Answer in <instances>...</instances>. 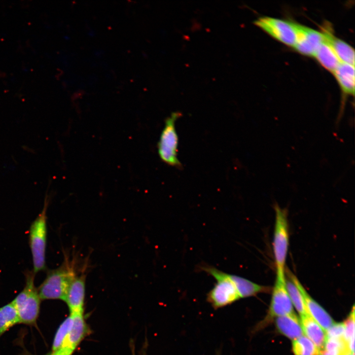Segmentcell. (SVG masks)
<instances>
[{"instance_id": "6da1fadb", "label": "cell", "mask_w": 355, "mask_h": 355, "mask_svg": "<svg viewBox=\"0 0 355 355\" xmlns=\"http://www.w3.org/2000/svg\"><path fill=\"white\" fill-rule=\"evenodd\" d=\"M76 277L75 264L67 258L59 268L48 273L37 288L40 299L64 301L70 286Z\"/></svg>"}, {"instance_id": "d4e9b609", "label": "cell", "mask_w": 355, "mask_h": 355, "mask_svg": "<svg viewBox=\"0 0 355 355\" xmlns=\"http://www.w3.org/2000/svg\"><path fill=\"white\" fill-rule=\"evenodd\" d=\"M325 332L326 338L345 340L344 322L334 323Z\"/></svg>"}, {"instance_id": "9a60e30c", "label": "cell", "mask_w": 355, "mask_h": 355, "mask_svg": "<svg viewBox=\"0 0 355 355\" xmlns=\"http://www.w3.org/2000/svg\"><path fill=\"white\" fill-rule=\"evenodd\" d=\"M341 62L355 66V50L349 44L337 38L329 30L322 32Z\"/></svg>"}, {"instance_id": "4316f807", "label": "cell", "mask_w": 355, "mask_h": 355, "mask_svg": "<svg viewBox=\"0 0 355 355\" xmlns=\"http://www.w3.org/2000/svg\"><path fill=\"white\" fill-rule=\"evenodd\" d=\"M347 355H355V353H350Z\"/></svg>"}, {"instance_id": "7402d4cb", "label": "cell", "mask_w": 355, "mask_h": 355, "mask_svg": "<svg viewBox=\"0 0 355 355\" xmlns=\"http://www.w3.org/2000/svg\"><path fill=\"white\" fill-rule=\"evenodd\" d=\"M294 355H317L318 350L314 343L304 335L292 340Z\"/></svg>"}, {"instance_id": "8fae6325", "label": "cell", "mask_w": 355, "mask_h": 355, "mask_svg": "<svg viewBox=\"0 0 355 355\" xmlns=\"http://www.w3.org/2000/svg\"><path fill=\"white\" fill-rule=\"evenodd\" d=\"M72 321L67 338L61 349L73 353L81 342L90 332L85 320L83 312L70 313Z\"/></svg>"}, {"instance_id": "52a82bcc", "label": "cell", "mask_w": 355, "mask_h": 355, "mask_svg": "<svg viewBox=\"0 0 355 355\" xmlns=\"http://www.w3.org/2000/svg\"><path fill=\"white\" fill-rule=\"evenodd\" d=\"M254 24L280 42L294 47L296 40V23L277 18L260 17Z\"/></svg>"}, {"instance_id": "8992f818", "label": "cell", "mask_w": 355, "mask_h": 355, "mask_svg": "<svg viewBox=\"0 0 355 355\" xmlns=\"http://www.w3.org/2000/svg\"><path fill=\"white\" fill-rule=\"evenodd\" d=\"M180 115L178 112H174L166 119L158 144V153L161 160L176 167H181L177 156L178 137L175 128L176 121Z\"/></svg>"}, {"instance_id": "4fadbf2b", "label": "cell", "mask_w": 355, "mask_h": 355, "mask_svg": "<svg viewBox=\"0 0 355 355\" xmlns=\"http://www.w3.org/2000/svg\"><path fill=\"white\" fill-rule=\"evenodd\" d=\"M300 320L304 335L314 343L318 352L323 349L326 339L325 331L308 313L300 316Z\"/></svg>"}, {"instance_id": "ba28073f", "label": "cell", "mask_w": 355, "mask_h": 355, "mask_svg": "<svg viewBox=\"0 0 355 355\" xmlns=\"http://www.w3.org/2000/svg\"><path fill=\"white\" fill-rule=\"evenodd\" d=\"M285 281L286 278L282 279L276 277L268 313L264 322H268L277 317L294 312L286 289Z\"/></svg>"}, {"instance_id": "5b68a950", "label": "cell", "mask_w": 355, "mask_h": 355, "mask_svg": "<svg viewBox=\"0 0 355 355\" xmlns=\"http://www.w3.org/2000/svg\"><path fill=\"white\" fill-rule=\"evenodd\" d=\"M47 205L45 200L41 212L33 222L30 229L29 243L35 274L45 267Z\"/></svg>"}, {"instance_id": "7a4b0ae2", "label": "cell", "mask_w": 355, "mask_h": 355, "mask_svg": "<svg viewBox=\"0 0 355 355\" xmlns=\"http://www.w3.org/2000/svg\"><path fill=\"white\" fill-rule=\"evenodd\" d=\"M198 268L216 281L207 294V300L213 308L218 309L223 307L241 298L228 273L207 264L199 265Z\"/></svg>"}, {"instance_id": "30bf717a", "label": "cell", "mask_w": 355, "mask_h": 355, "mask_svg": "<svg viewBox=\"0 0 355 355\" xmlns=\"http://www.w3.org/2000/svg\"><path fill=\"white\" fill-rule=\"evenodd\" d=\"M288 276L301 292L308 313L326 331L335 323L332 318L309 295L295 275L289 272L288 273Z\"/></svg>"}, {"instance_id": "484cf974", "label": "cell", "mask_w": 355, "mask_h": 355, "mask_svg": "<svg viewBox=\"0 0 355 355\" xmlns=\"http://www.w3.org/2000/svg\"><path fill=\"white\" fill-rule=\"evenodd\" d=\"M72 353L64 349H60L55 352H52L46 355H71ZM24 355H35L29 353L28 352H25L24 353Z\"/></svg>"}, {"instance_id": "ffe728a7", "label": "cell", "mask_w": 355, "mask_h": 355, "mask_svg": "<svg viewBox=\"0 0 355 355\" xmlns=\"http://www.w3.org/2000/svg\"><path fill=\"white\" fill-rule=\"evenodd\" d=\"M350 353H352L345 340L326 338L323 348L317 355H347Z\"/></svg>"}, {"instance_id": "e0dca14e", "label": "cell", "mask_w": 355, "mask_h": 355, "mask_svg": "<svg viewBox=\"0 0 355 355\" xmlns=\"http://www.w3.org/2000/svg\"><path fill=\"white\" fill-rule=\"evenodd\" d=\"M229 276L235 285L241 298L255 296L261 292H267L270 289L268 287L257 284L237 275L229 274Z\"/></svg>"}, {"instance_id": "5bb4252c", "label": "cell", "mask_w": 355, "mask_h": 355, "mask_svg": "<svg viewBox=\"0 0 355 355\" xmlns=\"http://www.w3.org/2000/svg\"><path fill=\"white\" fill-rule=\"evenodd\" d=\"M275 319L278 330L287 338L293 340L304 335L300 320L294 312Z\"/></svg>"}, {"instance_id": "7c38bea8", "label": "cell", "mask_w": 355, "mask_h": 355, "mask_svg": "<svg viewBox=\"0 0 355 355\" xmlns=\"http://www.w3.org/2000/svg\"><path fill=\"white\" fill-rule=\"evenodd\" d=\"M86 275L81 274L75 278L70 286L64 301L70 313L83 312L85 293Z\"/></svg>"}, {"instance_id": "cb8c5ba5", "label": "cell", "mask_w": 355, "mask_h": 355, "mask_svg": "<svg viewBox=\"0 0 355 355\" xmlns=\"http://www.w3.org/2000/svg\"><path fill=\"white\" fill-rule=\"evenodd\" d=\"M345 326V338L351 353L355 351V307L353 306L351 312L346 321Z\"/></svg>"}, {"instance_id": "9c48e42d", "label": "cell", "mask_w": 355, "mask_h": 355, "mask_svg": "<svg viewBox=\"0 0 355 355\" xmlns=\"http://www.w3.org/2000/svg\"><path fill=\"white\" fill-rule=\"evenodd\" d=\"M296 40L294 48L302 54L314 56L316 51L324 40L322 32L296 24Z\"/></svg>"}, {"instance_id": "ac0fdd59", "label": "cell", "mask_w": 355, "mask_h": 355, "mask_svg": "<svg viewBox=\"0 0 355 355\" xmlns=\"http://www.w3.org/2000/svg\"><path fill=\"white\" fill-rule=\"evenodd\" d=\"M314 56L324 68L332 73L341 63L325 39L319 47Z\"/></svg>"}, {"instance_id": "3957f363", "label": "cell", "mask_w": 355, "mask_h": 355, "mask_svg": "<svg viewBox=\"0 0 355 355\" xmlns=\"http://www.w3.org/2000/svg\"><path fill=\"white\" fill-rule=\"evenodd\" d=\"M275 222L272 243L276 276L285 279V266L289 247L287 210L278 204L274 205Z\"/></svg>"}, {"instance_id": "44dd1931", "label": "cell", "mask_w": 355, "mask_h": 355, "mask_svg": "<svg viewBox=\"0 0 355 355\" xmlns=\"http://www.w3.org/2000/svg\"><path fill=\"white\" fill-rule=\"evenodd\" d=\"M285 284L292 305L300 316L308 313L303 296L296 285L290 279L286 278Z\"/></svg>"}, {"instance_id": "603a6c76", "label": "cell", "mask_w": 355, "mask_h": 355, "mask_svg": "<svg viewBox=\"0 0 355 355\" xmlns=\"http://www.w3.org/2000/svg\"><path fill=\"white\" fill-rule=\"evenodd\" d=\"M72 321V316L70 314L60 325L53 340L52 352H55L62 347L71 328Z\"/></svg>"}, {"instance_id": "277c9868", "label": "cell", "mask_w": 355, "mask_h": 355, "mask_svg": "<svg viewBox=\"0 0 355 355\" xmlns=\"http://www.w3.org/2000/svg\"><path fill=\"white\" fill-rule=\"evenodd\" d=\"M34 277V273H28L24 288L11 302L17 310L20 323L35 325L39 316L41 300L35 286Z\"/></svg>"}, {"instance_id": "d6986e66", "label": "cell", "mask_w": 355, "mask_h": 355, "mask_svg": "<svg viewBox=\"0 0 355 355\" xmlns=\"http://www.w3.org/2000/svg\"><path fill=\"white\" fill-rule=\"evenodd\" d=\"M19 320L17 310L12 302L0 308V337Z\"/></svg>"}, {"instance_id": "2e32d148", "label": "cell", "mask_w": 355, "mask_h": 355, "mask_svg": "<svg viewBox=\"0 0 355 355\" xmlns=\"http://www.w3.org/2000/svg\"><path fill=\"white\" fill-rule=\"evenodd\" d=\"M342 91L346 94H355V66L341 62L333 72Z\"/></svg>"}]
</instances>
